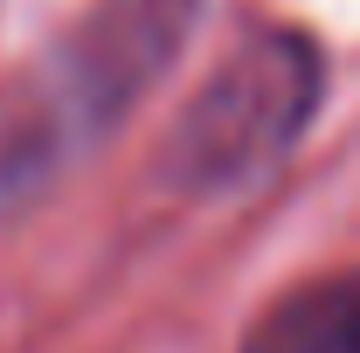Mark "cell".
<instances>
[{
  "label": "cell",
  "instance_id": "obj_3",
  "mask_svg": "<svg viewBox=\"0 0 360 353\" xmlns=\"http://www.w3.org/2000/svg\"><path fill=\"white\" fill-rule=\"evenodd\" d=\"M243 353H360V264L270 298L243 333Z\"/></svg>",
  "mask_w": 360,
  "mask_h": 353
},
{
  "label": "cell",
  "instance_id": "obj_1",
  "mask_svg": "<svg viewBox=\"0 0 360 353\" xmlns=\"http://www.w3.org/2000/svg\"><path fill=\"white\" fill-rule=\"evenodd\" d=\"M187 0H111L0 111V215L104 132L174 56Z\"/></svg>",
  "mask_w": 360,
  "mask_h": 353
},
{
  "label": "cell",
  "instance_id": "obj_2",
  "mask_svg": "<svg viewBox=\"0 0 360 353\" xmlns=\"http://www.w3.org/2000/svg\"><path fill=\"white\" fill-rule=\"evenodd\" d=\"M326 63L298 28H257L201 77L167 132V167L180 194H243L291 160L319 118Z\"/></svg>",
  "mask_w": 360,
  "mask_h": 353
}]
</instances>
